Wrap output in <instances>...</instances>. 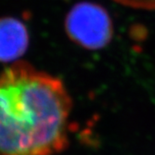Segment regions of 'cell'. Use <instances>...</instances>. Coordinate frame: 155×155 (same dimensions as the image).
Here are the masks:
<instances>
[{"label":"cell","instance_id":"4","mask_svg":"<svg viewBox=\"0 0 155 155\" xmlns=\"http://www.w3.org/2000/svg\"><path fill=\"white\" fill-rule=\"evenodd\" d=\"M127 7L143 10H155V0H114Z\"/></svg>","mask_w":155,"mask_h":155},{"label":"cell","instance_id":"3","mask_svg":"<svg viewBox=\"0 0 155 155\" xmlns=\"http://www.w3.org/2000/svg\"><path fill=\"white\" fill-rule=\"evenodd\" d=\"M29 45V33L22 21L15 17L0 18V62L18 60Z\"/></svg>","mask_w":155,"mask_h":155},{"label":"cell","instance_id":"2","mask_svg":"<svg viewBox=\"0 0 155 155\" xmlns=\"http://www.w3.org/2000/svg\"><path fill=\"white\" fill-rule=\"evenodd\" d=\"M64 25L68 37L75 44L90 50L104 48L113 36L109 13L96 3L75 4L69 10Z\"/></svg>","mask_w":155,"mask_h":155},{"label":"cell","instance_id":"1","mask_svg":"<svg viewBox=\"0 0 155 155\" xmlns=\"http://www.w3.org/2000/svg\"><path fill=\"white\" fill-rule=\"evenodd\" d=\"M72 99L64 83L16 61L0 73V155H55L68 145Z\"/></svg>","mask_w":155,"mask_h":155}]
</instances>
